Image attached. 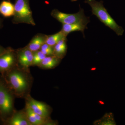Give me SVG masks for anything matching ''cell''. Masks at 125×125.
I'll return each mask as SVG.
<instances>
[{
    "label": "cell",
    "instance_id": "2",
    "mask_svg": "<svg viewBox=\"0 0 125 125\" xmlns=\"http://www.w3.org/2000/svg\"><path fill=\"white\" fill-rule=\"evenodd\" d=\"M16 96L6 83L2 75L0 76V116L4 123L10 117L15 109Z\"/></svg>",
    "mask_w": 125,
    "mask_h": 125
},
{
    "label": "cell",
    "instance_id": "21",
    "mask_svg": "<svg viewBox=\"0 0 125 125\" xmlns=\"http://www.w3.org/2000/svg\"><path fill=\"white\" fill-rule=\"evenodd\" d=\"M71 0L72 2H74V1H76L78 0Z\"/></svg>",
    "mask_w": 125,
    "mask_h": 125
},
{
    "label": "cell",
    "instance_id": "11",
    "mask_svg": "<svg viewBox=\"0 0 125 125\" xmlns=\"http://www.w3.org/2000/svg\"><path fill=\"white\" fill-rule=\"evenodd\" d=\"M61 60L54 55L46 56L37 66L43 69H54L60 64Z\"/></svg>",
    "mask_w": 125,
    "mask_h": 125
},
{
    "label": "cell",
    "instance_id": "17",
    "mask_svg": "<svg viewBox=\"0 0 125 125\" xmlns=\"http://www.w3.org/2000/svg\"><path fill=\"white\" fill-rule=\"evenodd\" d=\"M46 56L40 50L34 52L32 66H37Z\"/></svg>",
    "mask_w": 125,
    "mask_h": 125
},
{
    "label": "cell",
    "instance_id": "5",
    "mask_svg": "<svg viewBox=\"0 0 125 125\" xmlns=\"http://www.w3.org/2000/svg\"><path fill=\"white\" fill-rule=\"evenodd\" d=\"M51 15L62 24L83 23L87 24L90 22L89 18L85 15L83 9L81 8L78 13L72 14L65 13L57 9H54L52 11Z\"/></svg>",
    "mask_w": 125,
    "mask_h": 125
},
{
    "label": "cell",
    "instance_id": "1",
    "mask_svg": "<svg viewBox=\"0 0 125 125\" xmlns=\"http://www.w3.org/2000/svg\"><path fill=\"white\" fill-rule=\"evenodd\" d=\"M1 75L16 97L25 98L30 94L33 82L30 71L23 69L17 66Z\"/></svg>",
    "mask_w": 125,
    "mask_h": 125
},
{
    "label": "cell",
    "instance_id": "13",
    "mask_svg": "<svg viewBox=\"0 0 125 125\" xmlns=\"http://www.w3.org/2000/svg\"><path fill=\"white\" fill-rule=\"evenodd\" d=\"M67 38L62 39L54 46V55L62 59L67 52Z\"/></svg>",
    "mask_w": 125,
    "mask_h": 125
},
{
    "label": "cell",
    "instance_id": "15",
    "mask_svg": "<svg viewBox=\"0 0 125 125\" xmlns=\"http://www.w3.org/2000/svg\"><path fill=\"white\" fill-rule=\"evenodd\" d=\"M61 31L54 34L46 36L45 43L54 47L60 40L66 38Z\"/></svg>",
    "mask_w": 125,
    "mask_h": 125
},
{
    "label": "cell",
    "instance_id": "9",
    "mask_svg": "<svg viewBox=\"0 0 125 125\" xmlns=\"http://www.w3.org/2000/svg\"><path fill=\"white\" fill-rule=\"evenodd\" d=\"M7 125H31L24 109L15 110L11 116L3 123Z\"/></svg>",
    "mask_w": 125,
    "mask_h": 125
},
{
    "label": "cell",
    "instance_id": "16",
    "mask_svg": "<svg viewBox=\"0 0 125 125\" xmlns=\"http://www.w3.org/2000/svg\"><path fill=\"white\" fill-rule=\"evenodd\" d=\"M95 125H116V123L114 119V115L111 113H107L101 119L96 121Z\"/></svg>",
    "mask_w": 125,
    "mask_h": 125
},
{
    "label": "cell",
    "instance_id": "7",
    "mask_svg": "<svg viewBox=\"0 0 125 125\" xmlns=\"http://www.w3.org/2000/svg\"><path fill=\"white\" fill-rule=\"evenodd\" d=\"M25 104L29 106L32 111L47 119H51L50 115L52 109L51 107L45 103L37 101L29 94L25 98Z\"/></svg>",
    "mask_w": 125,
    "mask_h": 125
},
{
    "label": "cell",
    "instance_id": "14",
    "mask_svg": "<svg viewBox=\"0 0 125 125\" xmlns=\"http://www.w3.org/2000/svg\"><path fill=\"white\" fill-rule=\"evenodd\" d=\"M0 14L5 18L13 16L14 14V5L8 1H3L0 4Z\"/></svg>",
    "mask_w": 125,
    "mask_h": 125
},
{
    "label": "cell",
    "instance_id": "12",
    "mask_svg": "<svg viewBox=\"0 0 125 125\" xmlns=\"http://www.w3.org/2000/svg\"><path fill=\"white\" fill-rule=\"evenodd\" d=\"M87 25L83 23H75L72 24H62V28L61 31L67 37L69 33L74 31H80L84 36V30L87 28Z\"/></svg>",
    "mask_w": 125,
    "mask_h": 125
},
{
    "label": "cell",
    "instance_id": "18",
    "mask_svg": "<svg viewBox=\"0 0 125 125\" xmlns=\"http://www.w3.org/2000/svg\"><path fill=\"white\" fill-rule=\"evenodd\" d=\"M40 50L46 56L54 55V47L45 43L42 46Z\"/></svg>",
    "mask_w": 125,
    "mask_h": 125
},
{
    "label": "cell",
    "instance_id": "10",
    "mask_svg": "<svg viewBox=\"0 0 125 125\" xmlns=\"http://www.w3.org/2000/svg\"><path fill=\"white\" fill-rule=\"evenodd\" d=\"M47 35L39 33L34 36L26 46L33 52L40 50L41 47L45 43Z\"/></svg>",
    "mask_w": 125,
    "mask_h": 125
},
{
    "label": "cell",
    "instance_id": "4",
    "mask_svg": "<svg viewBox=\"0 0 125 125\" xmlns=\"http://www.w3.org/2000/svg\"><path fill=\"white\" fill-rule=\"evenodd\" d=\"M13 23H26L35 26L36 23L30 7L29 0H15Z\"/></svg>",
    "mask_w": 125,
    "mask_h": 125
},
{
    "label": "cell",
    "instance_id": "6",
    "mask_svg": "<svg viewBox=\"0 0 125 125\" xmlns=\"http://www.w3.org/2000/svg\"><path fill=\"white\" fill-rule=\"evenodd\" d=\"M17 66L16 50L11 47L6 48L0 55V73H4Z\"/></svg>",
    "mask_w": 125,
    "mask_h": 125
},
{
    "label": "cell",
    "instance_id": "20",
    "mask_svg": "<svg viewBox=\"0 0 125 125\" xmlns=\"http://www.w3.org/2000/svg\"><path fill=\"white\" fill-rule=\"evenodd\" d=\"M2 26V21H1V18H0V28Z\"/></svg>",
    "mask_w": 125,
    "mask_h": 125
},
{
    "label": "cell",
    "instance_id": "8",
    "mask_svg": "<svg viewBox=\"0 0 125 125\" xmlns=\"http://www.w3.org/2000/svg\"><path fill=\"white\" fill-rule=\"evenodd\" d=\"M17 56V65L19 67L26 70H30L32 66L33 52L27 46L16 50Z\"/></svg>",
    "mask_w": 125,
    "mask_h": 125
},
{
    "label": "cell",
    "instance_id": "19",
    "mask_svg": "<svg viewBox=\"0 0 125 125\" xmlns=\"http://www.w3.org/2000/svg\"><path fill=\"white\" fill-rule=\"evenodd\" d=\"M5 48L2 47L1 45H0V55L5 51Z\"/></svg>",
    "mask_w": 125,
    "mask_h": 125
},
{
    "label": "cell",
    "instance_id": "22",
    "mask_svg": "<svg viewBox=\"0 0 125 125\" xmlns=\"http://www.w3.org/2000/svg\"><path fill=\"white\" fill-rule=\"evenodd\" d=\"M0 121H1V120L0 116Z\"/></svg>",
    "mask_w": 125,
    "mask_h": 125
},
{
    "label": "cell",
    "instance_id": "3",
    "mask_svg": "<svg viewBox=\"0 0 125 125\" xmlns=\"http://www.w3.org/2000/svg\"><path fill=\"white\" fill-rule=\"evenodd\" d=\"M85 2L90 6L92 8V14L96 16L101 22L112 30L117 36L123 35L125 31L124 29L122 27L118 25L109 14L104 7L102 1L85 0Z\"/></svg>",
    "mask_w": 125,
    "mask_h": 125
}]
</instances>
